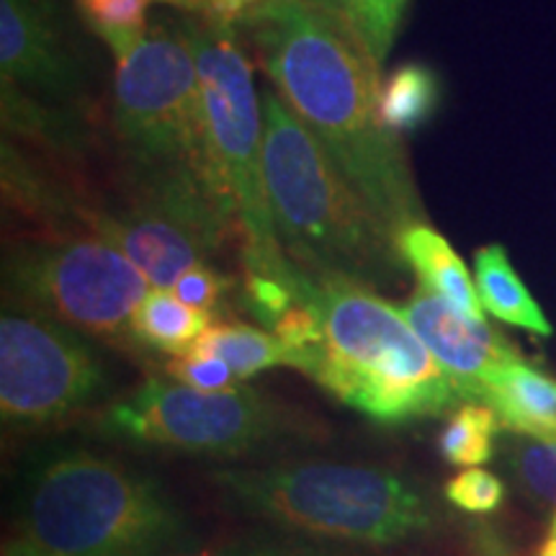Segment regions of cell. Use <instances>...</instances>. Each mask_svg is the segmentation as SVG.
<instances>
[{
  "label": "cell",
  "mask_w": 556,
  "mask_h": 556,
  "mask_svg": "<svg viewBox=\"0 0 556 556\" xmlns=\"http://www.w3.org/2000/svg\"><path fill=\"white\" fill-rule=\"evenodd\" d=\"M13 516L21 541L58 556H157L193 541L155 479L86 448L34 456Z\"/></svg>",
  "instance_id": "4"
},
{
  "label": "cell",
  "mask_w": 556,
  "mask_h": 556,
  "mask_svg": "<svg viewBox=\"0 0 556 556\" xmlns=\"http://www.w3.org/2000/svg\"><path fill=\"white\" fill-rule=\"evenodd\" d=\"M165 371H168V377L180 381V384L201 389V392H225V389L240 384V377L229 368V364L212 356V353L201 351H189L184 356H176L165 366Z\"/></svg>",
  "instance_id": "26"
},
{
  "label": "cell",
  "mask_w": 556,
  "mask_h": 556,
  "mask_svg": "<svg viewBox=\"0 0 556 556\" xmlns=\"http://www.w3.org/2000/svg\"><path fill=\"white\" fill-rule=\"evenodd\" d=\"M309 3L319 5V9H328L332 13H340V16L345 13V0H309Z\"/></svg>",
  "instance_id": "32"
},
{
  "label": "cell",
  "mask_w": 556,
  "mask_h": 556,
  "mask_svg": "<svg viewBox=\"0 0 556 556\" xmlns=\"http://www.w3.org/2000/svg\"><path fill=\"white\" fill-rule=\"evenodd\" d=\"M539 556H556V510L552 516V526H548V533H546L544 546H541Z\"/></svg>",
  "instance_id": "30"
},
{
  "label": "cell",
  "mask_w": 556,
  "mask_h": 556,
  "mask_svg": "<svg viewBox=\"0 0 556 556\" xmlns=\"http://www.w3.org/2000/svg\"><path fill=\"white\" fill-rule=\"evenodd\" d=\"M163 3L176 5V9L184 11H204L206 9V0H163Z\"/></svg>",
  "instance_id": "31"
},
{
  "label": "cell",
  "mask_w": 556,
  "mask_h": 556,
  "mask_svg": "<svg viewBox=\"0 0 556 556\" xmlns=\"http://www.w3.org/2000/svg\"><path fill=\"white\" fill-rule=\"evenodd\" d=\"M212 482L229 507L250 518L338 544H407L433 531L438 518L420 484L371 464L222 469Z\"/></svg>",
  "instance_id": "5"
},
{
  "label": "cell",
  "mask_w": 556,
  "mask_h": 556,
  "mask_svg": "<svg viewBox=\"0 0 556 556\" xmlns=\"http://www.w3.org/2000/svg\"><path fill=\"white\" fill-rule=\"evenodd\" d=\"M441 101V86L435 73L426 65H402L381 80L379 116L384 127L394 135L417 129L426 124Z\"/></svg>",
  "instance_id": "19"
},
{
  "label": "cell",
  "mask_w": 556,
  "mask_h": 556,
  "mask_svg": "<svg viewBox=\"0 0 556 556\" xmlns=\"http://www.w3.org/2000/svg\"><path fill=\"white\" fill-rule=\"evenodd\" d=\"M0 70L3 83L70 99L80 75L65 45L54 0H0Z\"/></svg>",
  "instance_id": "13"
},
{
  "label": "cell",
  "mask_w": 556,
  "mask_h": 556,
  "mask_svg": "<svg viewBox=\"0 0 556 556\" xmlns=\"http://www.w3.org/2000/svg\"><path fill=\"white\" fill-rule=\"evenodd\" d=\"M229 289H232V278L225 276L217 268H212L208 263H201V266L186 270V274L173 283L170 291L184 304H189L193 309L208 312V315L214 317V312L222 307Z\"/></svg>",
  "instance_id": "27"
},
{
  "label": "cell",
  "mask_w": 556,
  "mask_h": 556,
  "mask_svg": "<svg viewBox=\"0 0 556 556\" xmlns=\"http://www.w3.org/2000/svg\"><path fill=\"white\" fill-rule=\"evenodd\" d=\"M5 299L58 319L103 343L135 348L131 317L150 281L135 263L93 232H54L5 255Z\"/></svg>",
  "instance_id": "7"
},
{
  "label": "cell",
  "mask_w": 556,
  "mask_h": 556,
  "mask_svg": "<svg viewBox=\"0 0 556 556\" xmlns=\"http://www.w3.org/2000/svg\"><path fill=\"white\" fill-rule=\"evenodd\" d=\"M443 495L451 505H456L458 510L477 513V516H484V513L497 510L505 500V484L503 479L486 469H464L458 471L456 477H451L446 486H443Z\"/></svg>",
  "instance_id": "25"
},
{
  "label": "cell",
  "mask_w": 556,
  "mask_h": 556,
  "mask_svg": "<svg viewBox=\"0 0 556 556\" xmlns=\"http://www.w3.org/2000/svg\"><path fill=\"white\" fill-rule=\"evenodd\" d=\"M503 430L495 409L484 402H464L448 415L438 451L454 467H477L495 456V441Z\"/></svg>",
  "instance_id": "20"
},
{
  "label": "cell",
  "mask_w": 556,
  "mask_h": 556,
  "mask_svg": "<svg viewBox=\"0 0 556 556\" xmlns=\"http://www.w3.org/2000/svg\"><path fill=\"white\" fill-rule=\"evenodd\" d=\"M3 556H58V554H50V552H41V548L26 544V541L21 539H13L9 546L3 548Z\"/></svg>",
  "instance_id": "29"
},
{
  "label": "cell",
  "mask_w": 556,
  "mask_h": 556,
  "mask_svg": "<svg viewBox=\"0 0 556 556\" xmlns=\"http://www.w3.org/2000/svg\"><path fill=\"white\" fill-rule=\"evenodd\" d=\"M405 3L407 0H345L343 16L364 39L379 65H384L387 54L392 50Z\"/></svg>",
  "instance_id": "23"
},
{
  "label": "cell",
  "mask_w": 556,
  "mask_h": 556,
  "mask_svg": "<svg viewBox=\"0 0 556 556\" xmlns=\"http://www.w3.org/2000/svg\"><path fill=\"white\" fill-rule=\"evenodd\" d=\"M80 225L119 248L155 289H173L186 270L219 253L229 235H240L219 193L193 173L139 178L135 199L111 212L83 206Z\"/></svg>",
  "instance_id": "10"
},
{
  "label": "cell",
  "mask_w": 556,
  "mask_h": 556,
  "mask_svg": "<svg viewBox=\"0 0 556 556\" xmlns=\"http://www.w3.org/2000/svg\"><path fill=\"white\" fill-rule=\"evenodd\" d=\"M397 248L407 268H413L422 287L446 299L451 307L471 319H484L482 299L477 283L471 281L467 266L458 258L443 235H438L426 222L402 229Z\"/></svg>",
  "instance_id": "15"
},
{
  "label": "cell",
  "mask_w": 556,
  "mask_h": 556,
  "mask_svg": "<svg viewBox=\"0 0 556 556\" xmlns=\"http://www.w3.org/2000/svg\"><path fill=\"white\" fill-rule=\"evenodd\" d=\"M510 471L528 495L556 510V441L518 435L510 446Z\"/></svg>",
  "instance_id": "22"
},
{
  "label": "cell",
  "mask_w": 556,
  "mask_h": 556,
  "mask_svg": "<svg viewBox=\"0 0 556 556\" xmlns=\"http://www.w3.org/2000/svg\"><path fill=\"white\" fill-rule=\"evenodd\" d=\"M152 0H78L86 24L106 41L119 60L148 34V9Z\"/></svg>",
  "instance_id": "21"
},
{
  "label": "cell",
  "mask_w": 556,
  "mask_h": 556,
  "mask_svg": "<svg viewBox=\"0 0 556 556\" xmlns=\"http://www.w3.org/2000/svg\"><path fill=\"white\" fill-rule=\"evenodd\" d=\"M299 291L323 330L304 374L345 407L381 426H402L467 402L402 309L374 289L302 270Z\"/></svg>",
  "instance_id": "3"
},
{
  "label": "cell",
  "mask_w": 556,
  "mask_h": 556,
  "mask_svg": "<svg viewBox=\"0 0 556 556\" xmlns=\"http://www.w3.org/2000/svg\"><path fill=\"white\" fill-rule=\"evenodd\" d=\"M400 309L417 338L456 381L467 402H479L484 379L497 366L520 358L516 345L507 343L486 319L462 315L422 283L402 302Z\"/></svg>",
  "instance_id": "12"
},
{
  "label": "cell",
  "mask_w": 556,
  "mask_h": 556,
  "mask_svg": "<svg viewBox=\"0 0 556 556\" xmlns=\"http://www.w3.org/2000/svg\"><path fill=\"white\" fill-rule=\"evenodd\" d=\"M109 389L86 336L5 299L0 317V413L5 426H54L86 413Z\"/></svg>",
  "instance_id": "11"
},
{
  "label": "cell",
  "mask_w": 556,
  "mask_h": 556,
  "mask_svg": "<svg viewBox=\"0 0 556 556\" xmlns=\"http://www.w3.org/2000/svg\"><path fill=\"white\" fill-rule=\"evenodd\" d=\"M180 26L197 58L208 168L214 189L238 222L245 274L294 276L296 266L283 253L270 217L263 178V101L253 65L235 29L206 18Z\"/></svg>",
  "instance_id": "6"
},
{
  "label": "cell",
  "mask_w": 556,
  "mask_h": 556,
  "mask_svg": "<svg viewBox=\"0 0 556 556\" xmlns=\"http://www.w3.org/2000/svg\"><path fill=\"white\" fill-rule=\"evenodd\" d=\"M191 351L212 353L229 364L240 381L255 377V374L266 371V368L276 366H294L291 351L278 336L253 328V325L242 323H225V325H212ZM189 353V351H186Z\"/></svg>",
  "instance_id": "18"
},
{
  "label": "cell",
  "mask_w": 556,
  "mask_h": 556,
  "mask_svg": "<svg viewBox=\"0 0 556 556\" xmlns=\"http://www.w3.org/2000/svg\"><path fill=\"white\" fill-rule=\"evenodd\" d=\"M261 67L394 238L426 222L400 137L379 116L381 65L345 16L270 0L245 24Z\"/></svg>",
  "instance_id": "1"
},
{
  "label": "cell",
  "mask_w": 556,
  "mask_h": 556,
  "mask_svg": "<svg viewBox=\"0 0 556 556\" xmlns=\"http://www.w3.org/2000/svg\"><path fill=\"white\" fill-rule=\"evenodd\" d=\"M475 283L484 312H490L500 323L531 332V336H552V323L541 312L539 302L526 289V283L520 281L503 245H486L477 250Z\"/></svg>",
  "instance_id": "16"
},
{
  "label": "cell",
  "mask_w": 556,
  "mask_h": 556,
  "mask_svg": "<svg viewBox=\"0 0 556 556\" xmlns=\"http://www.w3.org/2000/svg\"><path fill=\"white\" fill-rule=\"evenodd\" d=\"M270 0H206L204 13L206 21L217 26H227V29H238L245 21L261 11Z\"/></svg>",
  "instance_id": "28"
},
{
  "label": "cell",
  "mask_w": 556,
  "mask_h": 556,
  "mask_svg": "<svg viewBox=\"0 0 556 556\" xmlns=\"http://www.w3.org/2000/svg\"><path fill=\"white\" fill-rule=\"evenodd\" d=\"M103 433L119 441L191 456H242L278 441L291 417L258 389L201 392L180 381L150 377L101 415Z\"/></svg>",
  "instance_id": "9"
},
{
  "label": "cell",
  "mask_w": 556,
  "mask_h": 556,
  "mask_svg": "<svg viewBox=\"0 0 556 556\" xmlns=\"http://www.w3.org/2000/svg\"><path fill=\"white\" fill-rule=\"evenodd\" d=\"M208 328H212L208 312L193 309L180 302L170 289L155 287L148 291L131 317L137 343L168 353V356H184Z\"/></svg>",
  "instance_id": "17"
},
{
  "label": "cell",
  "mask_w": 556,
  "mask_h": 556,
  "mask_svg": "<svg viewBox=\"0 0 556 556\" xmlns=\"http://www.w3.org/2000/svg\"><path fill=\"white\" fill-rule=\"evenodd\" d=\"M479 402L495 409L503 428L556 441V379L513 358L484 379Z\"/></svg>",
  "instance_id": "14"
},
{
  "label": "cell",
  "mask_w": 556,
  "mask_h": 556,
  "mask_svg": "<svg viewBox=\"0 0 556 556\" xmlns=\"http://www.w3.org/2000/svg\"><path fill=\"white\" fill-rule=\"evenodd\" d=\"M157 556H356L348 548H338L325 544V541L309 539H281V541H238V544H217L201 546L197 541L191 544L170 548V552Z\"/></svg>",
  "instance_id": "24"
},
{
  "label": "cell",
  "mask_w": 556,
  "mask_h": 556,
  "mask_svg": "<svg viewBox=\"0 0 556 556\" xmlns=\"http://www.w3.org/2000/svg\"><path fill=\"white\" fill-rule=\"evenodd\" d=\"M263 178L283 253L368 289L405 281L397 238L274 90L263 93Z\"/></svg>",
  "instance_id": "2"
},
{
  "label": "cell",
  "mask_w": 556,
  "mask_h": 556,
  "mask_svg": "<svg viewBox=\"0 0 556 556\" xmlns=\"http://www.w3.org/2000/svg\"><path fill=\"white\" fill-rule=\"evenodd\" d=\"M114 127L139 178L193 173L214 189L197 58L184 26L150 29L116 60Z\"/></svg>",
  "instance_id": "8"
}]
</instances>
